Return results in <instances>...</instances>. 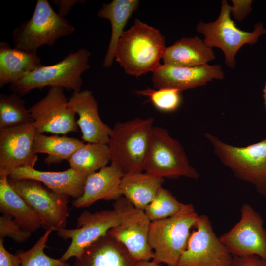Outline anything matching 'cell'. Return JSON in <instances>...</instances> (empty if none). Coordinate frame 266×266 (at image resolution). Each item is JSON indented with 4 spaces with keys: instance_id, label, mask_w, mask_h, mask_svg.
Returning <instances> with one entry per match:
<instances>
[{
    "instance_id": "obj_8",
    "label": "cell",
    "mask_w": 266,
    "mask_h": 266,
    "mask_svg": "<svg viewBox=\"0 0 266 266\" xmlns=\"http://www.w3.org/2000/svg\"><path fill=\"white\" fill-rule=\"evenodd\" d=\"M231 6L226 0H222L218 18L214 21H200L196 31L204 36L203 41L209 47L220 48L225 56V63L231 68L236 65L235 56L240 48L246 44L256 43L259 37L266 34V29L261 23H257L253 32L242 31L237 28L230 17Z\"/></svg>"
},
{
    "instance_id": "obj_3",
    "label": "cell",
    "mask_w": 266,
    "mask_h": 266,
    "mask_svg": "<svg viewBox=\"0 0 266 266\" xmlns=\"http://www.w3.org/2000/svg\"><path fill=\"white\" fill-rule=\"evenodd\" d=\"M90 56L91 53L87 49H79L55 64L42 65L28 73L10 84L9 90L21 96L32 90L46 86L79 92L83 84L82 75L90 68Z\"/></svg>"
},
{
    "instance_id": "obj_26",
    "label": "cell",
    "mask_w": 266,
    "mask_h": 266,
    "mask_svg": "<svg viewBox=\"0 0 266 266\" xmlns=\"http://www.w3.org/2000/svg\"><path fill=\"white\" fill-rule=\"evenodd\" d=\"M84 144L82 141L75 138L36 133L33 151L36 154H47L45 163L47 165L55 164L65 160L69 161L72 155Z\"/></svg>"
},
{
    "instance_id": "obj_22",
    "label": "cell",
    "mask_w": 266,
    "mask_h": 266,
    "mask_svg": "<svg viewBox=\"0 0 266 266\" xmlns=\"http://www.w3.org/2000/svg\"><path fill=\"white\" fill-rule=\"evenodd\" d=\"M8 176H0V211L12 217L24 230L31 233L42 226L35 210L10 185Z\"/></svg>"
},
{
    "instance_id": "obj_11",
    "label": "cell",
    "mask_w": 266,
    "mask_h": 266,
    "mask_svg": "<svg viewBox=\"0 0 266 266\" xmlns=\"http://www.w3.org/2000/svg\"><path fill=\"white\" fill-rule=\"evenodd\" d=\"M8 181L38 214L42 227L46 230L66 228L69 215L67 206L69 198L55 193L35 180L8 178Z\"/></svg>"
},
{
    "instance_id": "obj_5",
    "label": "cell",
    "mask_w": 266,
    "mask_h": 266,
    "mask_svg": "<svg viewBox=\"0 0 266 266\" xmlns=\"http://www.w3.org/2000/svg\"><path fill=\"white\" fill-rule=\"evenodd\" d=\"M74 31V26L56 13L47 0H38L31 18L14 30L12 37L14 48L37 54L40 47L53 45Z\"/></svg>"
},
{
    "instance_id": "obj_25",
    "label": "cell",
    "mask_w": 266,
    "mask_h": 266,
    "mask_svg": "<svg viewBox=\"0 0 266 266\" xmlns=\"http://www.w3.org/2000/svg\"><path fill=\"white\" fill-rule=\"evenodd\" d=\"M164 181V178L146 172L126 174L121 180L120 190L135 208L144 211Z\"/></svg>"
},
{
    "instance_id": "obj_21",
    "label": "cell",
    "mask_w": 266,
    "mask_h": 266,
    "mask_svg": "<svg viewBox=\"0 0 266 266\" xmlns=\"http://www.w3.org/2000/svg\"><path fill=\"white\" fill-rule=\"evenodd\" d=\"M212 48L199 36L183 37L166 47L164 64L180 67H194L208 64L215 59Z\"/></svg>"
},
{
    "instance_id": "obj_19",
    "label": "cell",
    "mask_w": 266,
    "mask_h": 266,
    "mask_svg": "<svg viewBox=\"0 0 266 266\" xmlns=\"http://www.w3.org/2000/svg\"><path fill=\"white\" fill-rule=\"evenodd\" d=\"M124 174L116 165L111 164L89 175L82 195L72 201L76 208L91 205L100 200H116L122 196L120 184Z\"/></svg>"
},
{
    "instance_id": "obj_4",
    "label": "cell",
    "mask_w": 266,
    "mask_h": 266,
    "mask_svg": "<svg viewBox=\"0 0 266 266\" xmlns=\"http://www.w3.org/2000/svg\"><path fill=\"white\" fill-rule=\"evenodd\" d=\"M198 217L193 205L186 204L177 214L151 222L148 241L154 252L152 260L167 266H177Z\"/></svg>"
},
{
    "instance_id": "obj_30",
    "label": "cell",
    "mask_w": 266,
    "mask_h": 266,
    "mask_svg": "<svg viewBox=\"0 0 266 266\" xmlns=\"http://www.w3.org/2000/svg\"><path fill=\"white\" fill-rule=\"evenodd\" d=\"M53 229L46 230L36 243L27 251L18 250L16 254L20 259V266H71L59 259L52 258L44 253L46 243Z\"/></svg>"
},
{
    "instance_id": "obj_20",
    "label": "cell",
    "mask_w": 266,
    "mask_h": 266,
    "mask_svg": "<svg viewBox=\"0 0 266 266\" xmlns=\"http://www.w3.org/2000/svg\"><path fill=\"white\" fill-rule=\"evenodd\" d=\"M126 247L108 233L86 247L72 266H137Z\"/></svg>"
},
{
    "instance_id": "obj_15",
    "label": "cell",
    "mask_w": 266,
    "mask_h": 266,
    "mask_svg": "<svg viewBox=\"0 0 266 266\" xmlns=\"http://www.w3.org/2000/svg\"><path fill=\"white\" fill-rule=\"evenodd\" d=\"M33 123L0 130V176H8L22 167H34L38 157L33 151L37 133Z\"/></svg>"
},
{
    "instance_id": "obj_2",
    "label": "cell",
    "mask_w": 266,
    "mask_h": 266,
    "mask_svg": "<svg viewBox=\"0 0 266 266\" xmlns=\"http://www.w3.org/2000/svg\"><path fill=\"white\" fill-rule=\"evenodd\" d=\"M153 123L152 117L135 118L117 122L112 128L107 143L111 164L124 175L144 170Z\"/></svg>"
},
{
    "instance_id": "obj_12",
    "label": "cell",
    "mask_w": 266,
    "mask_h": 266,
    "mask_svg": "<svg viewBox=\"0 0 266 266\" xmlns=\"http://www.w3.org/2000/svg\"><path fill=\"white\" fill-rule=\"evenodd\" d=\"M260 213L248 204L242 205L241 217L219 238L233 256L256 255L266 260V230Z\"/></svg>"
},
{
    "instance_id": "obj_23",
    "label": "cell",
    "mask_w": 266,
    "mask_h": 266,
    "mask_svg": "<svg viewBox=\"0 0 266 266\" xmlns=\"http://www.w3.org/2000/svg\"><path fill=\"white\" fill-rule=\"evenodd\" d=\"M42 64L37 54L29 53L7 42H0V87L10 84Z\"/></svg>"
},
{
    "instance_id": "obj_37",
    "label": "cell",
    "mask_w": 266,
    "mask_h": 266,
    "mask_svg": "<svg viewBox=\"0 0 266 266\" xmlns=\"http://www.w3.org/2000/svg\"><path fill=\"white\" fill-rule=\"evenodd\" d=\"M160 265L153 260L140 261L138 262L137 266H160Z\"/></svg>"
},
{
    "instance_id": "obj_35",
    "label": "cell",
    "mask_w": 266,
    "mask_h": 266,
    "mask_svg": "<svg viewBox=\"0 0 266 266\" xmlns=\"http://www.w3.org/2000/svg\"><path fill=\"white\" fill-rule=\"evenodd\" d=\"M3 241L4 238L0 237V266H20L19 255L9 252L5 248Z\"/></svg>"
},
{
    "instance_id": "obj_32",
    "label": "cell",
    "mask_w": 266,
    "mask_h": 266,
    "mask_svg": "<svg viewBox=\"0 0 266 266\" xmlns=\"http://www.w3.org/2000/svg\"><path fill=\"white\" fill-rule=\"evenodd\" d=\"M31 233L22 229L10 215L0 216V237H8L16 242L23 243L30 237Z\"/></svg>"
},
{
    "instance_id": "obj_6",
    "label": "cell",
    "mask_w": 266,
    "mask_h": 266,
    "mask_svg": "<svg viewBox=\"0 0 266 266\" xmlns=\"http://www.w3.org/2000/svg\"><path fill=\"white\" fill-rule=\"evenodd\" d=\"M220 161L240 180L253 184L257 192L266 197V138L246 147L227 144L206 133Z\"/></svg>"
},
{
    "instance_id": "obj_10",
    "label": "cell",
    "mask_w": 266,
    "mask_h": 266,
    "mask_svg": "<svg viewBox=\"0 0 266 266\" xmlns=\"http://www.w3.org/2000/svg\"><path fill=\"white\" fill-rule=\"evenodd\" d=\"M177 266H231L233 256L214 233L207 216L199 215Z\"/></svg>"
},
{
    "instance_id": "obj_1",
    "label": "cell",
    "mask_w": 266,
    "mask_h": 266,
    "mask_svg": "<svg viewBox=\"0 0 266 266\" xmlns=\"http://www.w3.org/2000/svg\"><path fill=\"white\" fill-rule=\"evenodd\" d=\"M166 48L158 30L136 19L119 40L115 59L127 74L138 77L160 66Z\"/></svg>"
},
{
    "instance_id": "obj_28",
    "label": "cell",
    "mask_w": 266,
    "mask_h": 266,
    "mask_svg": "<svg viewBox=\"0 0 266 266\" xmlns=\"http://www.w3.org/2000/svg\"><path fill=\"white\" fill-rule=\"evenodd\" d=\"M25 101L17 93L0 95V130L33 123Z\"/></svg>"
},
{
    "instance_id": "obj_18",
    "label": "cell",
    "mask_w": 266,
    "mask_h": 266,
    "mask_svg": "<svg viewBox=\"0 0 266 266\" xmlns=\"http://www.w3.org/2000/svg\"><path fill=\"white\" fill-rule=\"evenodd\" d=\"M88 176L71 168L63 171L53 172L40 171L34 167L25 166L14 170L8 178L35 180L59 195L76 199L83 194Z\"/></svg>"
},
{
    "instance_id": "obj_34",
    "label": "cell",
    "mask_w": 266,
    "mask_h": 266,
    "mask_svg": "<svg viewBox=\"0 0 266 266\" xmlns=\"http://www.w3.org/2000/svg\"><path fill=\"white\" fill-rule=\"evenodd\" d=\"M231 266H266V260L256 255L234 256Z\"/></svg>"
},
{
    "instance_id": "obj_14",
    "label": "cell",
    "mask_w": 266,
    "mask_h": 266,
    "mask_svg": "<svg viewBox=\"0 0 266 266\" xmlns=\"http://www.w3.org/2000/svg\"><path fill=\"white\" fill-rule=\"evenodd\" d=\"M120 222V216L114 209L91 213L83 211L78 217L75 229H60L57 234L63 240L71 239V242L66 251L60 258L66 262L72 257H78L88 246Z\"/></svg>"
},
{
    "instance_id": "obj_29",
    "label": "cell",
    "mask_w": 266,
    "mask_h": 266,
    "mask_svg": "<svg viewBox=\"0 0 266 266\" xmlns=\"http://www.w3.org/2000/svg\"><path fill=\"white\" fill-rule=\"evenodd\" d=\"M186 205V204L179 202L168 190L161 187L144 212L152 222L173 216L182 210Z\"/></svg>"
},
{
    "instance_id": "obj_38",
    "label": "cell",
    "mask_w": 266,
    "mask_h": 266,
    "mask_svg": "<svg viewBox=\"0 0 266 266\" xmlns=\"http://www.w3.org/2000/svg\"><path fill=\"white\" fill-rule=\"evenodd\" d=\"M263 98H264V100L265 108L266 109V83L265 85V87L263 90Z\"/></svg>"
},
{
    "instance_id": "obj_27",
    "label": "cell",
    "mask_w": 266,
    "mask_h": 266,
    "mask_svg": "<svg viewBox=\"0 0 266 266\" xmlns=\"http://www.w3.org/2000/svg\"><path fill=\"white\" fill-rule=\"evenodd\" d=\"M109 161L108 145L98 143L85 144L68 161L70 168L87 175L106 166Z\"/></svg>"
},
{
    "instance_id": "obj_31",
    "label": "cell",
    "mask_w": 266,
    "mask_h": 266,
    "mask_svg": "<svg viewBox=\"0 0 266 266\" xmlns=\"http://www.w3.org/2000/svg\"><path fill=\"white\" fill-rule=\"evenodd\" d=\"M182 91L173 88H164L152 90L147 89L136 92L139 95L146 96L156 108L163 112L175 110L181 103Z\"/></svg>"
},
{
    "instance_id": "obj_36",
    "label": "cell",
    "mask_w": 266,
    "mask_h": 266,
    "mask_svg": "<svg viewBox=\"0 0 266 266\" xmlns=\"http://www.w3.org/2000/svg\"><path fill=\"white\" fill-rule=\"evenodd\" d=\"M51 1L58 8V14L65 18L76 4L85 2L84 0H53Z\"/></svg>"
},
{
    "instance_id": "obj_16",
    "label": "cell",
    "mask_w": 266,
    "mask_h": 266,
    "mask_svg": "<svg viewBox=\"0 0 266 266\" xmlns=\"http://www.w3.org/2000/svg\"><path fill=\"white\" fill-rule=\"evenodd\" d=\"M224 73L220 65L208 64L194 67L174 66L160 64L152 72L156 89L168 88L181 91L203 86L213 79H222Z\"/></svg>"
},
{
    "instance_id": "obj_13",
    "label": "cell",
    "mask_w": 266,
    "mask_h": 266,
    "mask_svg": "<svg viewBox=\"0 0 266 266\" xmlns=\"http://www.w3.org/2000/svg\"><path fill=\"white\" fill-rule=\"evenodd\" d=\"M28 109L37 133L65 135L78 131L76 113L69 106L63 88L49 87L46 95Z\"/></svg>"
},
{
    "instance_id": "obj_7",
    "label": "cell",
    "mask_w": 266,
    "mask_h": 266,
    "mask_svg": "<svg viewBox=\"0 0 266 266\" xmlns=\"http://www.w3.org/2000/svg\"><path fill=\"white\" fill-rule=\"evenodd\" d=\"M144 171L162 178L186 177L197 179L199 176L198 171L190 165L180 143L161 127L153 128Z\"/></svg>"
},
{
    "instance_id": "obj_17",
    "label": "cell",
    "mask_w": 266,
    "mask_h": 266,
    "mask_svg": "<svg viewBox=\"0 0 266 266\" xmlns=\"http://www.w3.org/2000/svg\"><path fill=\"white\" fill-rule=\"evenodd\" d=\"M68 104L79 116L76 123L81 130L83 141L107 144L112 128L100 118L98 103L92 91L84 90L73 92Z\"/></svg>"
},
{
    "instance_id": "obj_9",
    "label": "cell",
    "mask_w": 266,
    "mask_h": 266,
    "mask_svg": "<svg viewBox=\"0 0 266 266\" xmlns=\"http://www.w3.org/2000/svg\"><path fill=\"white\" fill-rule=\"evenodd\" d=\"M113 208L120 222L107 233L122 243L137 261L153 259L154 252L148 241L151 221L144 211L135 208L124 196L115 200Z\"/></svg>"
},
{
    "instance_id": "obj_33",
    "label": "cell",
    "mask_w": 266,
    "mask_h": 266,
    "mask_svg": "<svg viewBox=\"0 0 266 266\" xmlns=\"http://www.w3.org/2000/svg\"><path fill=\"white\" fill-rule=\"evenodd\" d=\"M233 6H231V13L238 21L243 20L252 11L251 0H232Z\"/></svg>"
},
{
    "instance_id": "obj_24",
    "label": "cell",
    "mask_w": 266,
    "mask_h": 266,
    "mask_svg": "<svg viewBox=\"0 0 266 266\" xmlns=\"http://www.w3.org/2000/svg\"><path fill=\"white\" fill-rule=\"evenodd\" d=\"M139 3L137 0H113L108 4H102L98 12V17L109 20L111 25V38L103 63L104 67H109L112 65L117 43L125 31L124 28Z\"/></svg>"
}]
</instances>
